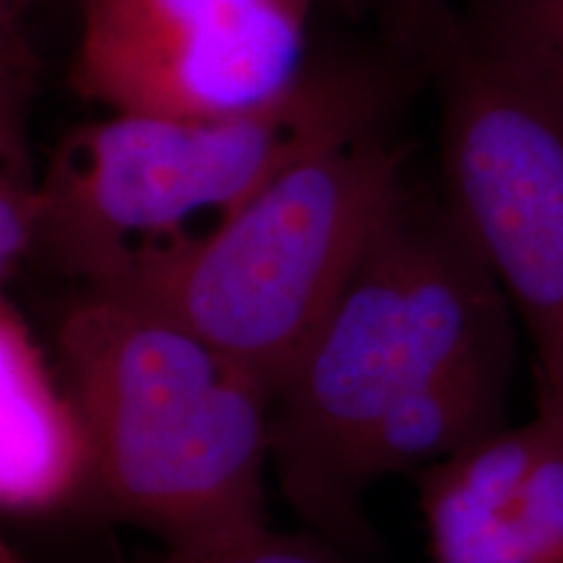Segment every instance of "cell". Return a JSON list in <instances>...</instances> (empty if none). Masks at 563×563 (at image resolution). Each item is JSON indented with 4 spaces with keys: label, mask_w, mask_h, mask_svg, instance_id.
Wrapping results in <instances>:
<instances>
[{
    "label": "cell",
    "mask_w": 563,
    "mask_h": 563,
    "mask_svg": "<svg viewBox=\"0 0 563 563\" xmlns=\"http://www.w3.org/2000/svg\"><path fill=\"white\" fill-rule=\"evenodd\" d=\"M511 302L443 199L407 191L274 394L279 490L329 543L365 555L363 456L394 407L443 373L514 363Z\"/></svg>",
    "instance_id": "cell-1"
},
{
    "label": "cell",
    "mask_w": 563,
    "mask_h": 563,
    "mask_svg": "<svg viewBox=\"0 0 563 563\" xmlns=\"http://www.w3.org/2000/svg\"><path fill=\"white\" fill-rule=\"evenodd\" d=\"M60 355L95 454V481L125 522L165 548L266 525L274 391L165 316L89 292L60 323Z\"/></svg>",
    "instance_id": "cell-2"
},
{
    "label": "cell",
    "mask_w": 563,
    "mask_h": 563,
    "mask_svg": "<svg viewBox=\"0 0 563 563\" xmlns=\"http://www.w3.org/2000/svg\"><path fill=\"white\" fill-rule=\"evenodd\" d=\"M405 157L378 125L316 146L211 230L144 245L89 292L191 329L277 394L407 196Z\"/></svg>",
    "instance_id": "cell-3"
},
{
    "label": "cell",
    "mask_w": 563,
    "mask_h": 563,
    "mask_svg": "<svg viewBox=\"0 0 563 563\" xmlns=\"http://www.w3.org/2000/svg\"><path fill=\"white\" fill-rule=\"evenodd\" d=\"M405 70L389 55L316 58L264 108L220 118L112 112L81 125L40 180L37 253L102 285L144 245L188 235L194 217L220 222L302 154L378 125Z\"/></svg>",
    "instance_id": "cell-4"
},
{
    "label": "cell",
    "mask_w": 563,
    "mask_h": 563,
    "mask_svg": "<svg viewBox=\"0 0 563 563\" xmlns=\"http://www.w3.org/2000/svg\"><path fill=\"white\" fill-rule=\"evenodd\" d=\"M443 203L530 334L538 402L563 410V95L454 11L422 60Z\"/></svg>",
    "instance_id": "cell-5"
},
{
    "label": "cell",
    "mask_w": 563,
    "mask_h": 563,
    "mask_svg": "<svg viewBox=\"0 0 563 563\" xmlns=\"http://www.w3.org/2000/svg\"><path fill=\"white\" fill-rule=\"evenodd\" d=\"M323 0H79L68 84L112 112L220 118L313 68Z\"/></svg>",
    "instance_id": "cell-6"
},
{
    "label": "cell",
    "mask_w": 563,
    "mask_h": 563,
    "mask_svg": "<svg viewBox=\"0 0 563 563\" xmlns=\"http://www.w3.org/2000/svg\"><path fill=\"white\" fill-rule=\"evenodd\" d=\"M433 563H563V410L415 473Z\"/></svg>",
    "instance_id": "cell-7"
},
{
    "label": "cell",
    "mask_w": 563,
    "mask_h": 563,
    "mask_svg": "<svg viewBox=\"0 0 563 563\" xmlns=\"http://www.w3.org/2000/svg\"><path fill=\"white\" fill-rule=\"evenodd\" d=\"M95 477V454L74 391L55 384L45 355L9 300L0 306V504L51 514Z\"/></svg>",
    "instance_id": "cell-8"
},
{
    "label": "cell",
    "mask_w": 563,
    "mask_h": 563,
    "mask_svg": "<svg viewBox=\"0 0 563 563\" xmlns=\"http://www.w3.org/2000/svg\"><path fill=\"white\" fill-rule=\"evenodd\" d=\"M462 16L563 95V0H467Z\"/></svg>",
    "instance_id": "cell-9"
},
{
    "label": "cell",
    "mask_w": 563,
    "mask_h": 563,
    "mask_svg": "<svg viewBox=\"0 0 563 563\" xmlns=\"http://www.w3.org/2000/svg\"><path fill=\"white\" fill-rule=\"evenodd\" d=\"M323 5L368 21L378 34L384 55L418 74H422V60L435 34L454 13L446 0H323Z\"/></svg>",
    "instance_id": "cell-10"
},
{
    "label": "cell",
    "mask_w": 563,
    "mask_h": 563,
    "mask_svg": "<svg viewBox=\"0 0 563 563\" xmlns=\"http://www.w3.org/2000/svg\"><path fill=\"white\" fill-rule=\"evenodd\" d=\"M157 563H344L332 548L308 534H279L262 525L217 543L165 548Z\"/></svg>",
    "instance_id": "cell-11"
},
{
    "label": "cell",
    "mask_w": 563,
    "mask_h": 563,
    "mask_svg": "<svg viewBox=\"0 0 563 563\" xmlns=\"http://www.w3.org/2000/svg\"><path fill=\"white\" fill-rule=\"evenodd\" d=\"M0 563H30V561L21 559V555L13 551V548L3 545V548H0Z\"/></svg>",
    "instance_id": "cell-12"
}]
</instances>
